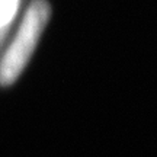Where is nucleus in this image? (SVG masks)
Here are the masks:
<instances>
[{
  "label": "nucleus",
  "instance_id": "f03ea898",
  "mask_svg": "<svg viewBox=\"0 0 157 157\" xmlns=\"http://www.w3.org/2000/svg\"><path fill=\"white\" fill-rule=\"evenodd\" d=\"M22 0H0V28H10Z\"/></svg>",
  "mask_w": 157,
  "mask_h": 157
},
{
  "label": "nucleus",
  "instance_id": "7ed1b4c3",
  "mask_svg": "<svg viewBox=\"0 0 157 157\" xmlns=\"http://www.w3.org/2000/svg\"><path fill=\"white\" fill-rule=\"evenodd\" d=\"M7 34H9V28H0V47H2V44L5 42Z\"/></svg>",
  "mask_w": 157,
  "mask_h": 157
},
{
  "label": "nucleus",
  "instance_id": "f257e3e1",
  "mask_svg": "<svg viewBox=\"0 0 157 157\" xmlns=\"http://www.w3.org/2000/svg\"><path fill=\"white\" fill-rule=\"evenodd\" d=\"M51 6L47 0H34L25 10L15 38L0 63V86H10L22 74L50 22Z\"/></svg>",
  "mask_w": 157,
  "mask_h": 157
}]
</instances>
